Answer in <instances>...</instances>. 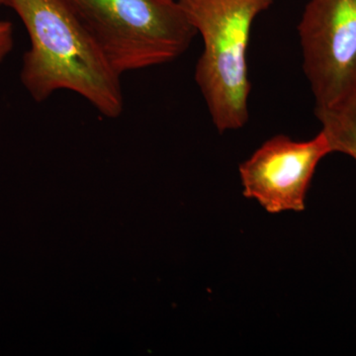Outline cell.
<instances>
[{
  "label": "cell",
  "instance_id": "cell-4",
  "mask_svg": "<svg viewBox=\"0 0 356 356\" xmlns=\"http://www.w3.org/2000/svg\"><path fill=\"white\" fill-rule=\"evenodd\" d=\"M297 29L315 114L356 109V0H309Z\"/></svg>",
  "mask_w": 356,
  "mask_h": 356
},
{
  "label": "cell",
  "instance_id": "cell-2",
  "mask_svg": "<svg viewBox=\"0 0 356 356\" xmlns=\"http://www.w3.org/2000/svg\"><path fill=\"white\" fill-rule=\"evenodd\" d=\"M203 40L195 81L220 133L248 120V51L257 16L275 0H177Z\"/></svg>",
  "mask_w": 356,
  "mask_h": 356
},
{
  "label": "cell",
  "instance_id": "cell-1",
  "mask_svg": "<svg viewBox=\"0 0 356 356\" xmlns=\"http://www.w3.org/2000/svg\"><path fill=\"white\" fill-rule=\"evenodd\" d=\"M19 16L30 39L20 79L36 102L69 90L100 114L117 118L124 110L121 76L70 0H4Z\"/></svg>",
  "mask_w": 356,
  "mask_h": 356
},
{
  "label": "cell",
  "instance_id": "cell-6",
  "mask_svg": "<svg viewBox=\"0 0 356 356\" xmlns=\"http://www.w3.org/2000/svg\"><path fill=\"white\" fill-rule=\"evenodd\" d=\"M332 153L348 154L356 161V109L316 115Z\"/></svg>",
  "mask_w": 356,
  "mask_h": 356
},
{
  "label": "cell",
  "instance_id": "cell-3",
  "mask_svg": "<svg viewBox=\"0 0 356 356\" xmlns=\"http://www.w3.org/2000/svg\"><path fill=\"white\" fill-rule=\"evenodd\" d=\"M116 74L168 64L197 34L177 0H70Z\"/></svg>",
  "mask_w": 356,
  "mask_h": 356
},
{
  "label": "cell",
  "instance_id": "cell-8",
  "mask_svg": "<svg viewBox=\"0 0 356 356\" xmlns=\"http://www.w3.org/2000/svg\"><path fill=\"white\" fill-rule=\"evenodd\" d=\"M4 6V0H0V6Z\"/></svg>",
  "mask_w": 356,
  "mask_h": 356
},
{
  "label": "cell",
  "instance_id": "cell-7",
  "mask_svg": "<svg viewBox=\"0 0 356 356\" xmlns=\"http://www.w3.org/2000/svg\"><path fill=\"white\" fill-rule=\"evenodd\" d=\"M14 47V30L13 23L0 20V65L11 53Z\"/></svg>",
  "mask_w": 356,
  "mask_h": 356
},
{
  "label": "cell",
  "instance_id": "cell-5",
  "mask_svg": "<svg viewBox=\"0 0 356 356\" xmlns=\"http://www.w3.org/2000/svg\"><path fill=\"white\" fill-rule=\"evenodd\" d=\"M332 153L322 130L305 142L274 136L241 163L243 195L255 199L271 214L302 212L318 163Z\"/></svg>",
  "mask_w": 356,
  "mask_h": 356
}]
</instances>
